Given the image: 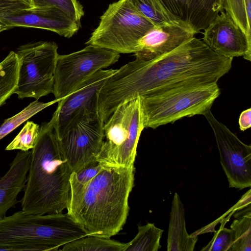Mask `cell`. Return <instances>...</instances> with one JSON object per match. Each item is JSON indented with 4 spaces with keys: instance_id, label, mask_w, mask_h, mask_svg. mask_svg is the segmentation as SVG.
Returning <instances> with one entry per match:
<instances>
[{
    "instance_id": "obj_1",
    "label": "cell",
    "mask_w": 251,
    "mask_h": 251,
    "mask_svg": "<svg viewBox=\"0 0 251 251\" xmlns=\"http://www.w3.org/2000/svg\"><path fill=\"white\" fill-rule=\"evenodd\" d=\"M232 60L217 54L195 37L154 59L135 58L117 69L102 86L98 113L105 123L125 101L183 85L217 82L231 69Z\"/></svg>"
},
{
    "instance_id": "obj_2",
    "label": "cell",
    "mask_w": 251,
    "mask_h": 251,
    "mask_svg": "<svg viewBox=\"0 0 251 251\" xmlns=\"http://www.w3.org/2000/svg\"><path fill=\"white\" fill-rule=\"evenodd\" d=\"M134 166L103 165L99 174L71 195L67 213L88 235L110 238L120 231L128 215Z\"/></svg>"
},
{
    "instance_id": "obj_3",
    "label": "cell",
    "mask_w": 251,
    "mask_h": 251,
    "mask_svg": "<svg viewBox=\"0 0 251 251\" xmlns=\"http://www.w3.org/2000/svg\"><path fill=\"white\" fill-rule=\"evenodd\" d=\"M55 111L49 122L40 127L32 149L22 210L27 214L61 213L71 198L72 170L59 147L54 129Z\"/></svg>"
},
{
    "instance_id": "obj_4",
    "label": "cell",
    "mask_w": 251,
    "mask_h": 251,
    "mask_svg": "<svg viewBox=\"0 0 251 251\" xmlns=\"http://www.w3.org/2000/svg\"><path fill=\"white\" fill-rule=\"evenodd\" d=\"M88 235L68 213L27 214L19 211L0 219V246L16 251H58Z\"/></svg>"
},
{
    "instance_id": "obj_5",
    "label": "cell",
    "mask_w": 251,
    "mask_h": 251,
    "mask_svg": "<svg viewBox=\"0 0 251 251\" xmlns=\"http://www.w3.org/2000/svg\"><path fill=\"white\" fill-rule=\"evenodd\" d=\"M220 95L217 82L183 85L140 97L145 128L155 129L183 117L204 115Z\"/></svg>"
},
{
    "instance_id": "obj_6",
    "label": "cell",
    "mask_w": 251,
    "mask_h": 251,
    "mask_svg": "<svg viewBox=\"0 0 251 251\" xmlns=\"http://www.w3.org/2000/svg\"><path fill=\"white\" fill-rule=\"evenodd\" d=\"M144 128L140 97L121 103L104 124V140L97 160L104 166L134 167Z\"/></svg>"
},
{
    "instance_id": "obj_7",
    "label": "cell",
    "mask_w": 251,
    "mask_h": 251,
    "mask_svg": "<svg viewBox=\"0 0 251 251\" xmlns=\"http://www.w3.org/2000/svg\"><path fill=\"white\" fill-rule=\"evenodd\" d=\"M155 26L133 0H119L109 5L85 44L134 53L140 40Z\"/></svg>"
},
{
    "instance_id": "obj_8",
    "label": "cell",
    "mask_w": 251,
    "mask_h": 251,
    "mask_svg": "<svg viewBox=\"0 0 251 251\" xmlns=\"http://www.w3.org/2000/svg\"><path fill=\"white\" fill-rule=\"evenodd\" d=\"M58 46L53 42H37L20 46L16 52L18 79L14 94L19 99L41 97L52 93Z\"/></svg>"
},
{
    "instance_id": "obj_9",
    "label": "cell",
    "mask_w": 251,
    "mask_h": 251,
    "mask_svg": "<svg viewBox=\"0 0 251 251\" xmlns=\"http://www.w3.org/2000/svg\"><path fill=\"white\" fill-rule=\"evenodd\" d=\"M120 53L97 46L88 45L68 54H58L52 93L58 101L98 71L117 62Z\"/></svg>"
},
{
    "instance_id": "obj_10",
    "label": "cell",
    "mask_w": 251,
    "mask_h": 251,
    "mask_svg": "<svg viewBox=\"0 0 251 251\" xmlns=\"http://www.w3.org/2000/svg\"><path fill=\"white\" fill-rule=\"evenodd\" d=\"M103 126L98 112L82 111L56 136L72 172L96 159L104 140Z\"/></svg>"
},
{
    "instance_id": "obj_11",
    "label": "cell",
    "mask_w": 251,
    "mask_h": 251,
    "mask_svg": "<svg viewBox=\"0 0 251 251\" xmlns=\"http://www.w3.org/2000/svg\"><path fill=\"white\" fill-rule=\"evenodd\" d=\"M203 116L212 128L220 154V162L229 187L242 190L251 186V146L241 141L211 110Z\"/></svg>"
},
{
    "instance_id": "obj_12",
    "label": "cell",
    "mask_w": 251,
    "mask_h": 251,
    "mask_svg": "<svg viewBox=\"0 0 251 251\" xmlns=\"http://www.w3.org/2000/svg\"><path fill=\"white\" fill-rule=\"evenodd\" d=\"M117 69H101L82 81L70 94L58 101L54 123L56 135H58L78 112H98L99 92Z\"/></svg>"
},
{
    "instance_id": "obj_13",
    "label": "cell",
    "mask_w": 251,
    "mask_h": 251,
    "mask_svg": "<svg viewBox=\"0 0 251 251\" xmlns=\"http://www.w3.org/2000/svg\"><path fill=\"white\" fill-rule=\"evenodd\" d=\"M1 31L14 27L42 28L69 38L81 27L64 11L55 7H30L0 16Z\"/></svg>"
},
{
    "instance_id": "obj_14",
    "label": "cell",
    "mask_w": 251,
    "mask_h": 251,
    "mask_svg": "<svg viewBox=\"0 0 251 251\" xmlns=\"http://www.w3.org/2000/svg\"><path fill=\"white\" fill-rule=\"evenodd\" d=\"M204 29L202 41L214 52L227 58L251 61V42L223 10Z\"/></svg>"
},
{
    "instance_id": "obj_15",
    "label": "cell",
    "mask_w": 251,
    "mask_h": 251,
    "mask_svg": "<svg viewBox=\"0 0 251 251\" xmlns=\"http://www.w3.org/2000/svg\"><path fill=\"white\" fill-rule=\"evenodd\" d=\"M196 33L184 22L155 26L140 40L134 55L144 60L154 59L193 38Z\"/></svg>"
},
{
    "instance_id": "obj_16",
    "label": "cell",
    "mask_w": 251,
    "mask_h": 251,
    "mask_svg": "<svg viewBox=\"0 0 251 251\" xmlns=\"http://www.w3.org/2000/svg\"><path fill=\"white\" fill-rule=\"evenodd\" d=\"M166 9L196 33L223 10L222 0H160Z\"/></svg>"
},
{
    "instance_id": "obj_17",
    "label": "cell",
    "mask_w": 251,
    "mask_h": 251,
    "mask_svg": "<svg viewBox=\"0 0 251 251\" xmlns=\"http://www.w3.org/2000/svg\"><path fill=\"white\" fill-rule=\"evenodd\" d=\"M31 151L17 153L10 168L0 179V219L18 202V195L24 189L31 158Z\"/></svg>"
},
{
    "instance_id": "obj_18",
    "label": "cell",
    "mask_w": 251,
    "mask_h": 251,
    "mask_svg": "<svg viewBox=\"0 0 251 251\" xmlns=\"http://www.w3.org/2000/svg\"><path fill=\"white\" fill-rule=\"evenodd\" d=\"M185 209L180 198L175 193L172 200L167 237V251H192L198 236L189 234L186 228Z\"/></svg>"
},
{
    "instance_id": "obj_19",
    "label": "cell",
    "mask_w": 251,
    "mask_h": 251,
    "mask_svg": "<svg viewBox=\"0 0 251 251\" xmlns=\"http://www.w3.org/2000/svg\"><path fill=\"white\" fill-rule=\"evenodd\" d=\"M127 243L110 238L87 235L63 246L62 251H125Z\"/></svg>"
},
{
    "instance_id": "obj_20",
    "label": "cell",
    "mask_w": 251,
    "mask_h": 251,
    "mask_svg": "<svg viewBox=\"0 0 251 251\" xmlns=\"http://www.w3.org/2000/svg\"><path fill=\"white\" fill-rule=\"evenodd\" d=\"M18 70L16 53L11 51L0 62V106L14 94L18 82Z\"/></svg>"
},
{
    "instance_id": "obj_21",
    "label": "cell",
    "mask_w": 251,
    "mask_h": 251,
    "mask_svg": "<svg viewBox=\"0 0 251 251\" xmlns=\"http://www.w3.org/2000/svg\"><path fill=\"white\" fill-rule=\"evenodd\" d=\"M163 230L154 224L148 223L138 227V233L129 242L125 251H157L161 247L160 239Z\"/></svg>"
},
{
    "instance_id": "obj_22",
    "label": "cell",
    "mask_w": 251,
    "mask_h": 251,
    "mask_svg": "<svg viewBox=\"0 0 251 251\" xmlns=\"http://www.w3.org/2000/svg\"><path fill=\"white\" fill-rule=\"evenodd\" d=\"M141 13L155 26L183 22L169 12L160 0H133Z\"/></svg>"
},
{
    "instance_id": "obj_23",
    "label": "cell",
    "mask_w": 251,
    "mask_h": 251,
    "mask_svg": "<svg viewBox=\"0 0 251 251\" xmlns=\"http://www.w3.org/2000/svg\"><path fill=\"white\" fill-rule=\"evenodd\" d=\"M234 220L230 225L233 242L229 251H251V211Z\"/></svg>"
},
{
    "instance_id": "obj_24",
    "label": "cell",
    "mask_w": 251,
    "mask_h": 251,
    "mask_svg": "<svg viewBox=\"0 0 251 251\" xmlns=\"http://www.w3.org/2000/svg\"><path fill=\"white\" fill-rule=\"evenodd\" d=\"M58 101L57 100L55 99L44 103L36 100L30 103L17 114L5 120L0 126V140L38 112Z\"/></svg>"
},
{
    "instance_id": "obj_25",
    "label": "cell",
    "mask_w": 251,
    "mask_h": 251,
    "mask_svg": "<svg viewBox=\"0 0 251 251\" xmlns=\"http://www.w3.org/2000/svg\"><path fill=\"white\" fill-rule=\"evenodd\" d=\"M32 7H55L64 11L70 18L81 25L84 14L83 8L77 0H27Z\"/></svg>"
},
{
    "instance_id": "obj_26",
    "label": "cell",
    "mask_w": 251,
    "mask_h": 251,
    "mask_svg": "<svg viewBox=\"0 0 251 251\" xmlns=\"http://www.w3.org/2000/svg\"><path fill=\"white\" fill-rule=\"evenodd\" d=\"M103 167V165L95 159L72 172L70 177L71 195L81 190L99 174Z\"/></svg>"
},
{
    "instance_id": "obj_27",
    "label": "cell",
    "mask_w": 251,
    "mask_h": 251,
    "mask_svg": "<svg viewBox=\"0 0 251 251\" xmlns=\"http://www.w3.org/2000/svg\"><path fill=\"white\" fill-rule=\"evenodd\" d=\"M39 129L38 124L32 121H27L18 134L6 147L5 150H20L25 151L32 149L38 139Z\"/></svg>"
},
{
    "instance_id": "obj_28",
    "label": "cell",
    "mask_w": 251,
    "mask_h": 251,
    "mask_svg": "<svg viewBox=\"0 0 251 251\" xmlns=\"http://www.w3.org/2000/svg\"><path fill=\"white\" fill-rule=\"evenodd\" d=\"M222 6L225 12L246 34L251 42V27L248 24L243 0H222Z\"/></svg>"
},
{
    "instance_id": "obj_29",
    "label": "cell",
    "mask_w": 251,
    "mask_h": 251,
    "mask_svg": "<svg viewBox=\"0 0 251 251\" xmlns=\"http://www.w3.org/2000/svg\"><path fill=\"white\" fill-rule=\"evenodd\" d=\"M230 217L225 218L224 216V219L220 221V228L214 231L213 238L201 251H229L233 242V234L231 228L225 227V225Z\"/></svg>"
},
{
    "instance_id": "obj_30",
    "label": "cell",
    "mask_w": 251,
    "mask_h": 251,
    "mask_svg": "<svg viewBox=\"0 0 251 251\" xmlns=\"http://www.w3.org/2000/svg\"><path fill=\"white\" fill-rule=\"evenodd\" d=\"M30 7L27 0H0V16Z\"/></svg>"
},
{
    "instance_id": "obj_31",
    "label": "cell",
    "mask_w": 251,
    "mask_h": 251,
    "mask_svg": "<svg viewBox=\"0 0 251 251\" xmlns=\"http://www.w3.org/2000/svg\"><path fill=\"white\" fill-rule=\"evenodd\" d=\"M238 123L240 129L244 131L251 126V108L243 111L240 115Z\"/></svg>"
},
{
    "instance_id": "obj_32",
    "label": "cell",
    "mask_w": 251,
    "mask_h": 251,
    "mask_svg": "<svg viewBox=\"0 0 251 251\" xmlns=\"http://www.w3.org/2000/svg\"><path fill=\"white\" fill-rule=\"evenodd\" d=\"M251 190L250 189L240 199V200L230 209L233 213L241 210L251 204Z\"/></svg>"
},
{
    "instance_id": "obj_33",
    "label": "cell",
    "mask_w": 251,
    "mask_h": 251,
    "mask_svg": "<svg viewBox=\"0 0 251 251\" xmlns=\"http://www.w3.org/2000/svg\"><path fill=\"white\" fill-rule=\"evenodd\" d=\"M248 25L251 27V0H243Z\"/></svg>"
},
{
    "instance_id": "obj_34",
    "label": "cell",
    "mask_w": 251,
    "mask_h": 251,
    "mask_svg": "<svg viewBox=\"0 0 251 251\" xmlns=\"http://www.w3.org/2000/svg\"><path fill=\"white\" fill-rule=\"evenodd\" d=\"M1 28H2V25L0 24V32H1Z\"/></svg>"
}]
</instances>
